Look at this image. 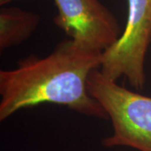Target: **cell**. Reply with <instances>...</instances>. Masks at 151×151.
Masks as SVG:
<instances>
[{
	"instance_id": "obj_1",
	"label": "cell",
	"mask_w": 151,
	"mask_h": 151,
	"mask_svg": "<svg viewBox=\"0 0 151 151\" xmlns=\"http://www.w3.org/2000/svg\"><path fill=\"white\" fill-rule=\"evenodd\" d=\"M103 51L85 47L70 38L45 57L31 55L10 70H0V121L24 108L54 103L76 113L108 119L90 95L87 80L101 68Z\"/></svg>"
},
{
	"instance_id": "obj_2",
	"label": "cell",
	"mask_w": 151,
	"mask_h": 151,
	"mask_svg": "<svg viewBox=\"0 0 151 151\" xmlns=\"http://www.w3.org/2000/svg\"><path fill=\"white\" fill-rule=\"evenodd\" d=\"M87 88L112 122L113 134L102 140L104 147L151 151V97L120 86L99 69L90 74Z\"/></svg>"
},
{
	"instance_id": "obj_3",
	"label": "cell",
	"mask_w": 151,
	"mask_h": 151,
	"mask_svg": "<svg viewBox=\"0 0 151 151\" xmlns=\"http://www.w3.org/2000/svg\"><path fill=\"white\" fill-rule=\"evenodd\" d=\"M124 31L104 50L101 71L113 81L125 76L136 90L145 85V56L151 43V0H128Z\"/></svg>"
},
{
	"instance_id": "obj_4",
	"label": "cell",
	"mask_w": 151,
	"mask_h": 151,
	"mask_svg": "<svg viewBox=\"0 0 151 151\" xmlns=\"http://www.w3.org/2000/svg\"><path fill=\"white\" fill-rule=\"evenodd\" d=\"M55 25L76 43L104 51L121 36L117 19L99 0H54Z\"/></svg>"
},
{
	"instance_id": "obj_5",
	"label": "cell",
	"mask_w": 151,
	"mask_h": 151,
	"mask_svg": "<svg viewBox=\"0 0 151 151\" xmlns=\"http://www.w3.org/2000/svg\"><path fill=\"white\" fill-rule=\"evenodd\" d=\"M40 17L16 7H4L0 10V50L19 45L32 35Z\"/></svg>"
},
{
	"instance_id": "obj_6",
	"label": "cell",
	"mask_w": 151,
	"mask_h": 151,
	"mask_svg": "<svg viewBox=\"0 0 151 151\" xmlns=\"http://www.w3.org/2000/svg\"><path fill=\"white\" fill-rule=\"evenodd\" d=\"M12 1H14V0H0V4L3 6V5H5L7 4H9V3H10Z\"/></svg>"
},
{
	"instance_id": "obj_7",
	"label": "cell",
	"mask_w": 151,
	"mask_h": 151,
	"mask_svg": "<svg viewBox=\"0 0 151 151\" xmlns=\"http://www.w3.org/2000/svg\"><path fill=\"white\" fill-rule=\"evenodd\" d=\"M150 44H151V43H150Z\"/></svg>"
}]
</instances>
